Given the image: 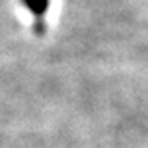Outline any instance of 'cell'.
Here are the masks:
<instances>
[{
	"label": "cell",
	"instance_id": "1",
	"mask_svg": "<svg viewBox=\"0 0 148 148\" xmlns=\"http://www.w3.org/2000/svg\"><path fill=\"white\" fill-rule=\"evenodd\" d=\"M23 3L36 16L38 23H45V15L49 10V0H23Z\"/></svg>",
	"mask_w": 148,
	"mask_h": 148
}]
</instances>
